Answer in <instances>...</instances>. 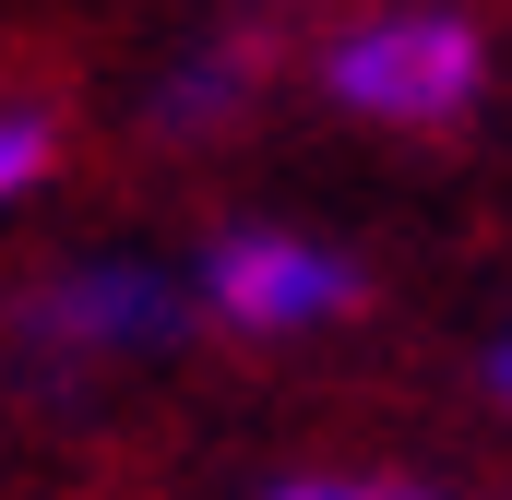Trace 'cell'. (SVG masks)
I'll use <instances>...</instances> for the list:
<instances>
[{"instance_id": "2", "label": "cell", "mask_w": 512, "mask_h": 500, "mask_svg": "<svg viewBox=\"0 0 512 500\" xmlns=\"http://www.w3.org/2000/svg\"><path fill=\"white\" fill-rule=\"evenodd\" d=\"M489 84V36L465 12H370L322 48V96L346 120H393V131H441L477 108Z\"/></svg>"}, {"instance_id": "4", "label": "cell", "mask_w": 512, "mask_h": 500, "mask_svg": "<svg viewBox=\"0 0 512 500\" xmlns=\"http://www.w3.org/2000/svg\"><path fill=\"white\" fill-rule=\"evenodd\" d=\"M262 84V48L251 36H215V48H191L167 84H155V131L167 143H191V131H215V120H239V96Z\"/></svg>"}, {"instance_id": "1", "label": "cell", "mask_w": 512, "mask_h": 500, "mask_svg": "<svg viewBox=\"0 0 512 500\" xmlns=\"http://www.w3.org/2000/svg\"><path fill=\"white\" fill-rule=\"evenodd\" d=\"M191 274L143 262V250H96V262H60L48 286H24V346L48 370H131V358H167L191 346Z\"/></svg>"}, {"instance_id": "5", "label": "cell", "mask_w": 512, "mask_h": 500, "mask_svg": "<svg viewBox=\"0 0 512 500\" xmlns=\"http://www.w3.org/2000/svg\"><path fill=\"white\" fill-rule=\"evenodd\" d=\"M251 500H453V489H429V477H405V465H286V477H262Z\"/></svg>"}, {"instance_id": "3", "label": "cell", "mask_w": 512, "mask_h": 500, "mask_svg": "<svg viewBox=\"0 0 512 500\" xmlns=\"http://www.w3.org/2000/svg\"><path fill=\"white\" fill-rule=\"evenodd\" d=\"M191 310H215L251 346H298V334L358 322L370 310V274H358V250L310 239V227H227V239L203 250V274H191Z\"/></svg>"}, {"instance_id": "7", "label": "cell", "mask_w": 512, "mask_h": 500, "mask_svg": "<svg viewBox=\"0 0 512 500\" xmlns=\"http://www.w3.org/2000/svg\"><path fill=\"white\" fill-rule=\"evenodd\" d=\"M477 381H489V405L512 417V334H489V358H477Z\"/></svg>"}, {"instance_id": "6", "label": "cell", "mask_w": 512, "mask_h": 500, "mask_svg": "<svg viewBox=\"0 0 512 500\" xmlns=\"http://www.w3.org/2000/svg\"><path fill=\"white\" fill-rule=\"evenodd\" d=\"M48 167H60V108H36V96H0V203L48 191Z\"/></svg>"}]
</instances>
